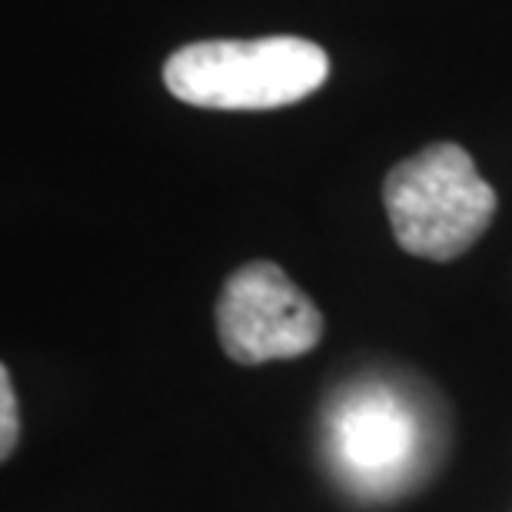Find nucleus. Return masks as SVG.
<instances>
[{"instance_id":"1","label":"nucleus","mask_w":512,"mask_h":512,"mask_svg":"<svg viewBox=\"0 0 512 512\" xmlns=\"http://www.w3.org/2000/svg\"><path fill=\"white\" fill-rule=\"evenodd\" d=\"M323 446L336 483L366 503L416 489L436 463V426L409 386L356 380L323 413Z\"/></svg>"},{"instance_id":"2","label":"nucleus","mask_w":512,"mask_h":512,"mask_svg":"<svg viewBox=\"0 0 512 512\" xmlns=\"http://www.w3.org/2000/svg\"><path fill=\"white\" fill-rule=\"evenodd\" d=\"M330 77V57L303 37L200 40L173 50L163 84L203 110H273L316 94Z\"/></svg>"},{"instance_id":"3","label":"nucleus","mask_w":512,"mask_h":512,"mask_svg":"<svg viewBox=\"0 0 512 512\" xmlns=\"http://www.w3.org/2000/svg\"><path fill=\"white\" fill-rule=\"evenodd\" d=\"M383 207L399 247L446 263L489 230L496 190L459 143H433L386 173Z\"/></svg>"},{"instance_id":"4","label":"nucleus","mask_w":512,"mask_h":512,"mask_svg":"<svg viewBox=\"0 0 512 512\" xmlns=\"http://www.w3.org/2000/svg\"><path fill=\"white\" fill-rule=\"evenodd\" d=\"M223 353L240 366L296 360L323 340V313L276 263H243L217 303Z\"/></svg>"},{"instance_id":"5","label":"nucleus","mask_w":512,"mask_h":512,"mask_svg":"<svg viewBox=\"0 0 512 512\" xmlns=\"http://www.w3.org/2000/svg\"><path fill=\"white\" fill-rule=\"evenodd\" d=\"M17 433H20V413H17L14 380H10L7 366H0V456L4 459H10V453H14Z\"/></svg>"}]
</instances>
